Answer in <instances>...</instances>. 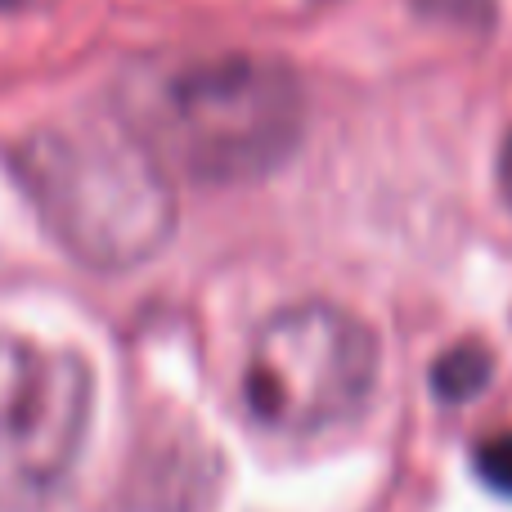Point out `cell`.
Instances as JSON below:
<instances>
[{
  "label": "cell",
  "instance_id": "1",
  "mask_svg": "<svg viewBox=\"0 0 512 512\" xmlns=\"http://www.w3.org/2000/svg\"><path fill=\"white\" fill-rule=\"evenodd\" d=\"M41 225L90 270H135L176 234V189L126 122L36 126L9 153Z\"/></svg>",
  "mask_w": 512,
  "mask_h": 512
},
{
  "label": "cell",
  "instance_id": "2",
  "mask_svg": "<svg viewBox=\"0 0 512 512\" xmlns=\"http://www.w3.org/2000/svg\"><path fill=\"white\" fill-rule=\"evenodd\" d=\"M126 126L167 171L198 185H252L301 149L306 95L288 63L221 54L153 77Z\"/></svg>",
  "mask_w": 512,
  "mask_h": 512
},
{
  "label": "cell",
  "instance_id": "3",
  "mask_svg": "<svg viewBox=\"0 0 512 512\" xmlns=\"http://www.w3.org/2000/svg\"><path fill=\"white\" fill-rule=\"evenodd\" d=\"M378 387V337L333 301H297L256 328L243 400L279 436H315L351 423Z\"/></svg>",
  "mask_w": 512,
  "mask_h": 512
},
{
  "label": "cell",
  "instance_id": "4",
  "mask_svg": "<svg viewBox=\"0 0 512 512\" xmlns=\"http://www.w3.org/2000/svg\"><path fill=\"white\" fill-rule=\"evenodd\" d=\"M95 414V373L72 346L0 333V512L63 495Z\"/></svg>",
  "mask_w": 512,
  "mask_h": 512
},
{
  "label": "cell",
  "instance_id": "5",
  "mask_svg": "<svg viewBox=\"0 0 512 512\" xmlns=\"http://www.w3.org/2000/svg\"><path fill=\"white\" fill-rule=\"evenodd\" d=\"M490 369H495V360H490L486 346L481 342H459V346H450V351L436 360L432 387H436V396H441L445 405H463V400H472V396L486 391Z\"/></svg>",
  "mask_w": 512,
  "mask_h": 512
},
{
  "label": "cell",
  "instance_id": "6",
  "mask_svg": "<svg viewBox=\"0 0 512 512\" xmlns=\"http://www.w3.org/2000/svg\"><path fill=\"white\" fill-rule=\"evenodd\" d=\"M477 472L486 477L490 490H499V495H512V432L481 441V450H477Z\"/></svg>",
  "mask_w": 512,
  "mask_h": 512
},
{
  "label": "cell",
  "instance_id": "7",
  "mask_svg": "<svg viewBox=\"0 0 512 512\" xmlns=\"http://www.w3.org/2000/svg\"><path fill=\"white\" fill-rule=\"evenodd\" d=\"M499 189H504V203L512 212V131H508L504 149H499Z\"/></svg>",
  "mask_w": 512,
  "mask_h": 512
},
{
  "label": "cell",
  "instance_id": "8",
  "mask_svg": "<svg viewBox=\"0 0 512 512\" xmlns=\"http://www.w3.org/2000/svg\"><path fill=\"white\" fill-rule=\"evenodd\" d=\"M5 5H18V0H0V9H5Z\"/></svg>",
  "mask_w": 512,
  "mask_h": 512
}]
</instances>
